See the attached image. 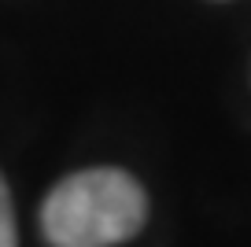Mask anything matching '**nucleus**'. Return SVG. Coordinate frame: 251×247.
<instances>
[{
  "mask_svg": "<svg viewBox=\"0 0 251 247\" xmlns=\"http://www.w3.org/2000/svg\"><path fill=\"white\" fill-rule=\"evenodd\" d=\"M144 188L122 170H81L52 188L41 229L52 247H115L144 225Z\"/></svg>",
  "mask_w": 251,
  "mask_h": 247,
  "instance_id": "nucleus-1",
  "label": "nucleus"
},
{
  "mask_svg": "<svg viewBox=\"0 0 251 247\" xmlns=\"http://www.w3.org/2000/svg\"><path fill=\"white\" fill-rule=\"evenodd\" d=\"M19 236H15V214H11V196H8V185L0 177V247H15Z\"/></svg>",
  "mask_w": 251,
  "mask_h": 247,
  "instance_id": "nucleus-2",
  "label": "nucleus"
}]
</instances>
